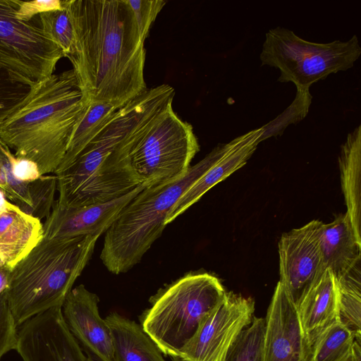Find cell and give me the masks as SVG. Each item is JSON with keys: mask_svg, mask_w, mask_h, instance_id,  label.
Masks as SVG:
<instances>
[{"mask_svg": "<svg viewBox=\"0 0 361 361\" xmlns=\"http://www.w3.org/2000/svg\"><path fill=\"white\" fill-rule=\"evenodd\" d=\"M75 50L68 59L89 102L123 106L147 87L146 51L127 0H68Z\"/></svg>", "mask_w": 361, "mask_h": 361, "instance_id": "cell-1", "label": "cell"}, {"mask_svg": "<svg viewBox=\"0 0 361 361\" xmlns=\"http://www.w3.org/2000/svg\"><path fill=\"white\" fill-rule=\"evenodd\" d=\"M73 69L32 86L0 124V139L14 155L35 162L41 176L54 173L87 104Z\"/></svg>", "mask_w": 361, "mask_h": 361, "instance_id": "cell-2", "label": "cell"}, {"mask_svg": "<svg viewBox=\"0 0 361 361\" xmlns=\"http://www.w3.org/2000/svg\"><path fill=\"white\" fill-rule=\"evenodd\" d=\"M99 235L47 238L11 270L6 290L18 326L65 299L94 252Z\"/></svg>", "mask_w": 361, "mask_h": 361, "instance_id": "cell-3", "label": "cell"}, {"mask_svg": "<svg viewBox=\"0 0 361 361\" xmlns=\"http://www.w3.org/2000/svg\"><path fill=\"white\" fill-rule=\"evenodd\" d=\"M214 156L213 149L182 177L145 187L126 204L105 232L100 258L108 271L125 273L140 262L161 236L169 212L209 167Z\"/></svg>", "mask_w": 361, "mask_h": 361, "instance_id": "cell-4", "label": "cell"}, {"mask_svg": "<svg viewBox=\"0 0 361 361\" xmlns=\"http://www.w3.org/2000/svg\"><path fill=\"white\" fill-rule=\"evenodd\" d=\"M226 293L219 279L210 274H186L152 297L141 326L162 353L178 356Z\"/></svg>", "mask_w": 361, "mask_h": 361, "instance_id": "cell-5", "label": "cell"}, {"mask_svg": "<svg viewBox=\"0 0 361 361\" xmlns=\"http://www.w3.org/2000/svg\"><path fill=\"white\" fill-rule=\"evenodd\" d=\"M360 55L355 35L345 42L317 43L276 27L266 33L259 59L262 66L279 69L278 81L292 82L298 90L308 91L313 83L330 74L351 68Z\"/></svg>", "mask_w": 361, "mask_h": 361, "instance_id": "cell-6", "label": "cell"}, {"mask_svg": "<svg viewBox=\"0 0 361 361\" xmlns=\"http://www.w3.org/2000/svg\"><path fill=\"white\" fill-rule=\"evenodd\" d=\"M170 102L132 150L133 170L147 187L184 176L200 150L190 123L182 120Z\"/></svg>", "mask_w": 361, "mask_h": 361, "instance_id": "cell-7", "label": "cell"}, {"mask_svg": "<svg viewBox=\"0 0 361 361\" xmlns=\"http://www.w3.org/2000/svg\"><path fill=\"white\" fill-rule=\"evenodd\" d=\"M18 8V0H0V69L32 87L53 75L64 56L42 29L38 16L20 20Z\"/></svg>", "mask_w": 361, "mask_h": 361, "instance_id": "cell-8", "label": "cell"}, {"mask_svg": "<svg viewBox=\"0 0 361 361\" xmlns=\"http://www.w3.org/2000/svg\"><path fill=\"white\" fill-rule=\"evenodd\" d=\"M255 312V301L226 292L222 301L201 322L178 356L189 361H224Z\"/></svg>", "mask_w": 361, "mask_h": 361, "instance_id": "cell-9", "label": "cell"}, {"mask_svg": "<svg viewBox=\"0 0 361 361\" xmlns=\"http://www.w3.org/2000/svg\"><path fill=\"white\" fill-rule=\"evenodd\" d=\"M323 224L313 220L283 233L279 242V282L296 307L326 269L320 243Z\"/></svg>", "mask_w": 361, "mask_h": 361, "instance_id": "cell-10", "label": "cell"}, {"mask_svg": "<svg viewBox=\"0 0 361 361\" xmlns=\"http://www.w3.org/2000/svg\"><path fill=\"white\" fill-rule=\"evenodd\" d=\"M16 350L23 361H88L69 331L61 306L19 326Z\"/></svg>", "mask_w": 361, "mask_h": 361, "instance_id": "cell-11", "label": "cell"}, {"mask_svg": "<svg viewBox=\"0 0 361 361\" xmlns=\"http://www.w3.org/2000/svg\"><path fill=\"white\" fill-rule=\"evenodd\" d=\"M264 319L263 361H312L297 307L279 281Z\"/></svg>", "mask_w": 361, "mask_h": 361, "instance_id": "cell-12", "label": "cell"}, {"mask_svg": "<svg viewBox=\"0 0 361 361\" xmlns=\"http://www.w3.org/2000/svg\"><path fill=\"white\" fill-rule=\"evenodd\" d=\"M98 296L80 284L62 305L65 323L88 361H114L111 332L99 312Z\"/></svg>", "mask_w": 361, "mask_h": 361, "instance_id": "cell-13", "label": "cell"}, {"mask_svg": "<svg viewBox=\"0 0 361 361\" xmlns=\"http://www.w3.org/2000/svg\"><path fill=\"white\" fill-rule=\"evenodd\" d=\"M145 187L142 183L115 200L85 207H65L56 201L43 225L44 237L61 239L80 235L100 236L126 204Z\"/></svg>", "mask_w": 361, "mask_h": 361, "instance_id": "cell-14", "label": "cell"}, {"mask_svg": "<svg viewBox=\"0 0 361 361\" xmlns=\"http://www.w3.org/2000/svg\"><path fill=\"white\" fill-rule=\"evenodd\" d=\"M263 133L261 127L216 147L212 164L177 201L166 216L165 224L171 223L214 185L244 166L262 140Z\"/></svg>", "mask_w": 361, "mask_h": 361, "instance_id": "cell-15", "label": "cell"}, {"mask_svg": "<svg viewBox=\"0 0 361 361\" xmlns=\"http://www.w3.org/2000/svg\"><path fill=\"white\" fill-rule=\"evenodd\" d=\"M44 237L41 221L8 202L0 214V259L12 269Z\"/></svg>", "mask_w": 361, "mask_h": 361, "instance_id": "cell-16", "label": "cell"}, {"mask_svg": "<svg viewBox=\"0 0 361 361\" xmlns=\"http://www.w3.org/2000/svg\"><path fill=\"white\" fill-rule=\"evenodd\" d=\"M338 305L336 279L326 269L296 307L303 331L312 345L323 330L338 320Z\"/></svg>", "mask_w": 361, "mask_h": 361, "instance_id": "cell-17", "label": "cell"}, {"mask_svg": "<svg viewBox=\"0 0 361 361\" xmlns=\"http://www.w3.org/2000/svg\"><path fill=\"white\" fill-rule=\"evenodd\" d=\"M320 243L325 267L336 278L361 259V244L346 213L323 224Z\"/></svg>", "mask_w": 361, "mask_h": 361, "instance_id": "cell-18", "label": "cell"}, {"mask_svg": "<svg viewBox=\"0 0 361 361\" xmlns=\"http://www.w3.org/2000/svg\"><path fill=\"white\" fill-rule=\"evenodd\" d=\"M342 191L357 241L361 244V126L348 134L338 157Z\"/></svg>", "mask_w": 361, "mask_h": 361, "instance_id": "cell-19", "label": "cell"}, {"mask_svg": "<svg viewBox=\"0 0 361 361\" xmlns=\"http://www.w3.org/2000/svg\"><path fill=\"white\" fill-rule=\"evenodd\" d=\"M104 319L111 332L114 361H166L141 325L116 312Z\"/></svg>", "mask_w": 361, "mask_h": 361, "instance_id": "cell-20", "label": "cell"}, {"mask_svg": "<svg viewBox=\"0 0 361 361\" xmlns=\"http://www.w3.org/2000/svg\"><path fill=\"white\" fill-rule=\"evenodd\" d=\"M109 102H87L70 140L66 153L55 173L66 168L121 108Z\"/></svg>", "mask_w": 361, "mask_h": 361, "instance_id": "cell-21", "label": "cell"}, {"mask_svg": "<svg viewBox=\"0 0 361 361\" xmlns=\"http://www.w3.org/2000/svg\"><path fill=\"white\" fill-rule=\"evenodd\" d=\"M336 279L338 320L355 338L361 337V259Z\"/></svg>", "mask_w": 361, "mask_h": 361, "instance_id": "cell-22", "label": "cell"}, {"mask_svg": "<svg viewBox=\"0 0 361 361\" xmlns=\"http://www.w3.org/2000/svg\"><path fill=\"white\" fill-rule=\"evenodd\" d=\"M354 340L353 333L338 320L314 340L312 345V361H347Z\"/></svg>", "mask_w": 361, "mask_h": 361, "instance_id": "cell-23", "label": "cell"}, {"mask_svg": "<svg viewBox=\"0 0 361 361\" xmlns=\"http://www.w3.org/2000/svg\"><path fill=\"white\" fill-rule=\"evenodd\" d=\"M39 24L47 36L68 57L75 50L74 30L68 7V0H63V6L38 16Z\"/></svg>", "mask_w": 361, "mask_h": 361, "instance_id": "cell-24", "label": "cell"}, {"mask_svg": "<svg viewBox=\"0 0 361 361\" xmlns=\"http://www.w3.org/2000/svg\"><path fill=\"white\" fill-rule=\"evenodd\" d=\"M13 156L10 148L0 139V190L8 202L32 216L30 182L19 181L13 176L11 166Z\"/></svg>", "mask_w": 361, "mask_h": 361, "instance_id": "cell-25", "label": "cell"}, {"mask_svg": "<svg viewBox=\"0 0 361 361\" xmlns=\"http://www.w3.org/2000/svg\"><path fill=\"white\" fill-rule=\"evenodd\" d=\"M265 319L253 317L237 337L224 361H263Z\"/></svg>", "mask_w": 361, "mask_h": 361, "instance_id": "cell-26", "label": "cell"}, {"mask_svg": "<svg viewBox=\"0 0 361 361\" xmlns=\"http://www.w3.org/2000/svg\"><path fill=\"white\" fill-rule=\"evenodd\" d=\"M56 189L57 178L55 174L41 176L38 179L30 182L32 216L40 221L49 216L54 203Z\"/></svg>", "mask_w": 361, "mask_h": 361, "instance_id": "cell-27", "label": "cell"}, {"mask_svg": "<svg viewBox=\"0 0 361 361\" xmlns=\"http://www.w3.org/2000/svg\"><path fill=\"white\" fill-rule=\"evenodd\" d=\"M31 87L15 81L0 69V124L22 103Z\"/></svg>", "mask_w": 361, "mask_h": 361, "instance_id": "cell-28", "label": "cell"}, {"mask_svg": "<svg viewBox=\"0 0 361 361\" xmlns=\"http://www.w3.org/2000/svg\"><path fill=\"white\" fill-rule=\"evenodd\" d=\"M18 326L8 306L6 290L0 294V359L16 349Z\"/></svg>", "mask_w": 361, "mask_h": 361, "instance_id": "cell-29", "label": "cell"}, {"mask_svg": "<svg viewBox=\"0 0 361 361\" xmlns=\"http://www.w3.org/2000/svg\"><path fill=\"white\" fill-rule=\"evenodd\" d=\"M137 23L141 39L145 42L152 24L164 8L163 0H127Z\"/></svg>", "mask_w": 361, "mask_h": 361, "instance_id": "cell-30", "label": "cell"}, {"mask_svg": "<svg viewBox=\"0 0 361 361\" xmlns=\"http://www.w3.org/2000/svg\"><path fill=\"white\" fill-rule=\"evenodd\" d=\"M18 4L17 18L23 20H30L41 13L61 8L63 6V0H18Z\"/></svg>", "mask_w": 361, "mask_h": 361, "instance_id": "cell-31", "label": "cell"}, {"mask_svg": "<svg viewBox=\"0 0 361 361\" xmlns=\"http://www.w3.org/2000/svg\"><path fill=\"white\" fill-rule=\"evenodd\" d=\"M11 166L13 176L19 181L29 183L41 176L37 165L29 159L14 155L11 161Z\"/></svg>", "mask_w": 361, "mask_h": 361, "instance_id": "cell-32", "label": "cell"}, {"mask_svg": "<svg viewBox=\"0 0 361 361\" xmlns=\"http://www.w3.org/2000/svg\"><path fill=\"white\" fill-rule=\"evenodd\" d=\"M11 270L5 264L0 267V294L8 288Z\"/></svg>", "mask_w": 361, "mask_h": 361, "instance_id": "cell-33", "label": "cell"}, {"mask_svg": "<svg viewBox=\"0 0 361 361\" xmlns=\"http://www.w3.org/2000/svg\"><path fill=\"white\" fill-rule=\"evenodd\" d=\"M347 361H361V337L355 338L352 353Z\"/></svg>", "mask_w": 361, "mask_h": 361, "instance_id": "cell-34", "label": "cell"}, {"mask_svg": "<svg viewBox=\"0 0 361 361\" xmlns=\"http://www.w3.org/2000/svg\"><path fill=\"white\" fill-rule=\"evenodd\" d=\"M8 201L0 190V214L6 210Z\"/></svg>", "mask_w": 361, "mask_h": 361, "instance_id": "cell-35", "label": "cell"}, {"mask_svg": "<svg viewBox=\"0 0 361 361\" xmlns=\"http://www.w3.org/2000/svg\"><path fill=\"white\" fill-rule=\"evenodd\" d=\"M172 361H189V360H187L185 359H183L179 356H175V357H172Z\"/></svg>", "mask_w": 361, "mask_h": 361, "instance_id": "cell-36", "label": "cell"}, {"mask_svg": "<svg viewBox=\"0 0 361 361\" xmlns=\"http://www.w3.org/2000/svg\"><path fill=\"white\" fill-rule=\"evenodd\" d=\"M4 264L3 263V262L0 259V267H1Z\"/></svg>", "mask_w": 361, "mask_h": 361, "instance_id": "cell-37", "label": "cell"}]
</instances>
